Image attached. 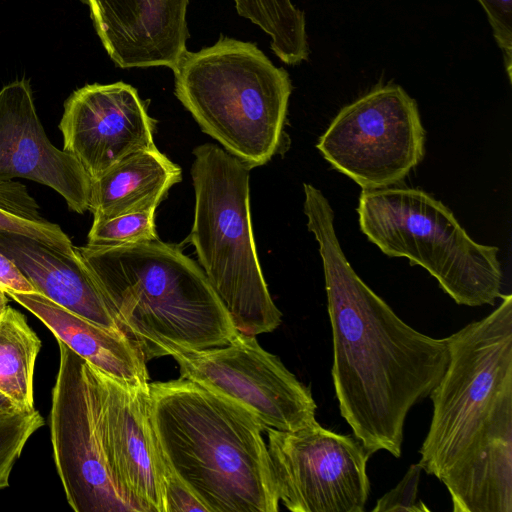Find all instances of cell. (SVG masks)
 <instances>
[{
	"instance_id": "cell-11",
	"label": "cell",
	"mask_w": 512,
	"mask_h": 512,
	"mask_svg": "<svg viewBox=\"0 0 512 512\" xmlns=\"http://www.w3.org/2000/svg\"><path fill=\"white\" fill-rule=\"evenodd\" d=\"M180 377L247 409L263 426L296 431L316 422L310 387L255 336L241 332L219 347L174 355Z\"/></svg>"
},
{
	"instance_id": "cell-8",
	"label": "cell",
	"mask_w": 512,
	"mask_h": 512,
	"mask_svg": "<svg viewBox=\"0 0 512 512\" xmlns=\"http://www.w3.org/2000/svg\"><path fill=\"white\" fill-rule=\"evenodd\" d=\"M424 146L417 103L396 84L377 86L344 106L316 145L362 189L398 184L421 162Z\"/></svg>"
},
{
	"instance_id": "cell-10",
	"label": "cell",
	"mask_w": 512,
	"mask_h": 512,
	"mask_svg": "<svg viewBox=\"0 0 512 512\" xmlns=\"http://www.w3.org/2000/svg\"><path fill=\"white\" fill-rule=\"evenodd\" d=\"M265 432L277 495L288 510H365L372 454L354 435L336 433L317 421L296 431Z\"/></svg>"
},
{
	"instance_id": "cell-23",
	"label": "cell",
	"mask_w": 512,
	"mask_h": 512,
	"mask_svg": "<svg viewBox=\"0 0 512 512\" xmlns=\"http://www.w3.org/2000/svg\"><path fill=\"white\" fill-rule=\"evenodd\" d=\"M43 424L44 419L35 409H0V490L9 486L13 465L28 439Z\"/></svg>"
},
{
	"instance_id": "cell-1",
	"label": "cell",
	"mask_w": 512,
	"mask_h": 512,
	"mask_svg": "<svg viewBox=\"0 0 512 512\" xmlns=\"http://www.w3.org/2000/svg\"><path fill=\"white\" fill-rule=\"evenodd\" d=\"M304 195L307 228L323 263L340 414L371 454L385 450L400 458L410 409L445 373L448 339L425 335L399 318L348 262L328 199L308 183Z\"/></svg>"
},
{
	"instance_id": "cell-2",
	"label": "cell",
	"mask_w": 512,
	"mask_h": 512,
	"mask_svg": "<svg viewBox=\"0 0 512 512\" xmlns=\"http://www.w3.org/2000/svg\"><path fill=\"white\" fill-rule=\"evenodd\" d=\"M447 337L449 362L430 392L419 464L454 512H512V295Z\"/></svg>"
},
{
	"instance_id": "cell-18",
	"label": "cell",
	"mask_w": 512,
	"mask_h": 512,
	"mask_svg": "<svg viewBox=\"0 0 512 512\" xmlns=\"http://www.w3.org/2000/svg\"><path fill=\"white\" fill-rule=\"evenodd\" d=\"M181 179V168L157 147L140 150L92 179L88 211L107 219L156 209Z\"/></svg>"
},
{
	"instance_id": "cell-20",
	"label": "cell",
	"mask_w": 512,
	"mask_h": 512,
	"mask_svg": "<svg viewBox=\"0 0 512 512\" xmlns=\"http://www.w3.org/2000/svg\"><path fill=\"white\" fill-rule=\"evenodd\" d=\"M238 14L270 37L273 53L297 65L309 56L305 14L291 0H233Z\"/></svg>"
},
{
	"instance_id": "cell-25",
	"label": "cell",
	"mask_w": 512,
	"mask_h": 512,
	"mask_svg": "<svg viewBox=\"0 0 512 512\" xmlns=\"http://www.w3.org/2000/svg\"><path fill=\"white\" fill-rule=\"evenodd\" d=\"M500 48L508 80H512V0H477Z\"/></svg>"
},
{
	"instance_id": "cell-6",
	"label": "cell",
	"mask_w": 512,
	"mask_h": 512,
	"mask_svg": "<svg viewBox=\"0 0 512 512\" xmlns=\"http://www.w3.org/2000/svg\"><path fill=\"white\" fill-rule=\"evenodd\" d=\"M194 218L187 241L237 331H274L282 313L262 273L250 212V168L211 143L194 148Z\"/></svg>"
},
{
	"instance_id": "cell-27",
	"label": "cell",
	"mask_w": 512,
	"mask_h": 512,
	"mask_svg": "<svg viewBox=\"0 0 512 512\" xmlns=\"http://www.w3.org/2000/svg\"><path fill=\"white\" fill-rule=\"evenodd\" d=\"M0 290L9 292H36L17 266L0 252Z\"/></svg>"
},
{
	"instance_id": "cell-29",
	"label": "cell",
	"mask_w": 512,
	"mask_h": 512,
	"mask_svg": "<svg viewBox=\"0 0 512 512\" xmlns=\"http://www.w3.org/2000/svg\"><path fill=\"white\" fill-rule=\"evenodd\" d=\"M7 305L6 293L0 290V313L5 309Z\"/></svg>"
},
{
	"instance_id": "cell-22",
	"label": "cell",
	"mask_w": 512,
	"mask_h": 512,
	"mask_svg": "<svg viewBox=\"0 0 512 512\" xmlns=\"http://www.w3.org/2000/svg\"><path fill=\"white\" fill-rule=\"evenodd\" d=\"M155 211L151 209L107 219L93 218L87 245L119 247L157 240Z\"/></svg>"
},
{
	"instance_id": "cell-15",
	"label": "cell",
	"mask_w": 512,
	"mask_h": 512,
	"mask_svg": "<svg viewBox=\"0 0 512 512\" xmlns=\"http://www.w3.org/2000/svg\"><path fill=\"white\" fill-rule=\"evenodd\" d=\"M116 66L174 69L187 51L189 0H81Z\"/></svg>"
},
{
	"instance_id": "cell-19",
	"label": "cell",
	"mask_w": 512,
	"mask_h": 512,
	"mask_svg": "<svg viewBox=\"0 0 512 512\" xmlns=\"http://www.w3.org/2000/svg\"><path fill=\"white\" fill-rule=\"evenodd\" d=\"M40 348L25 316L7 305L0 313V391L18 408L34 409V367Z\"/></svg>"
},
{
	"instance_id": "cell-9",
	"label": "cell",
	"mask_w": 512,
	"mask_h": 512,
	"mask_svg": "<svg viewBox=\"0 0 512 512\" xmlns=\"http://www.w3.org/2000/svg\"><path fill=\"white\" fill-rule=\"evenodd\" d=\"M58 343L60 361L52 390L50 431L67 501L76 512H137L116 483L105 454L90 365Z\"/></svg>"
},
{
	"instance_id": "cell-21",
	"label": "cell",
	"mask_w": 512,
	"mask_h": 512,
	"mask_svg": "<svg viewBox=\"0 0 512 512\" xmlns=\"http://www.w3.org/2000/svg\"><path fill=\"white\" fill-rule=\"evenodd\" d=\"M0 231L32 237L65 253L75 250L60 226L41 216L35 199L20 182H0Z\"/></svg>"
},
{
	"instance_id": "cell-13",
	"label": "cell",
	"mask_w": 512,
	"mask_h": 512,
	"mask_svg": "<svg viewBox=\"0 0 512 512\" xmlns=\"http://www.w3.org/2000/svg\"><path fill=\"white\" fill-rule=\"evenodd\" d=\"M58 128L63 150L91 180L129 155L156 147L146 104L134 87L121 81L75 90L64 103Z\"/></svg>"
},
{
	"instance_id": "cell-26",
	"label": "cell",
	"mask_w": 512,
	"mask_h": 512,
	"mask_svg": "<svg viewBox=\"0 0 512 512\" xmlns=\"http://www.w3.org/2000/svg\"><path fill=\"white\" fill-rule=\"evenodd\" d=\"M165 458V457H164ZM165 512H207L205 506L165 460Z\"/></svg>"
},
{
	"instance_id": "cell-28",
	"label": "cell",
	"mask_w": 512,
	"mask_h": 512,
	"mask_svg": "<svg viewBox=\"0 0 512 512\" xmlns=\"http://www.w3.org/2000/svg\"><path fill=\"white\" fill-rule=\"evenodd\" d=\"M17 407L13 401L0 391V409H10Z\"/></svg>"
},
{
	"instance_id": "cell-5",
	"label": "cell",
	"mask_w": 512,
	"mask_h": 512,
	"mask_svg": "<svg viewBox=\"0 0 512 512\" xmlns=\"http://www.w3.org/2000/svg\"><path fill=\"white\" fill-rule=\"evenodd\" d=\"M173 72L176 97L226 152L250 169L279 152L292 83L255 43L220 36L187 50Z\"/></svg>"
},
{
	"instance_id": "cell-17",
	"label": "cell",
	"mask_w": 512,
	"mask_h": 512,
	"mask_svg": "<svg viewBox=\"0 0 512 512\" xmlns=\"http://www.w3.org/2000/svg\"><path fill=\"white\" fill-rule=\"evenodd\" d=\"M6 295L32 312L58 341L92 366L125 381L149 383L143 353L122 331L97 325L38 292H9Z\"/></svg>"
},
{
	"instance_id": "cell-16",
	"label": "cell",
	"mask_w": 512,
	"mask_h": 512,
	"mask_svg": "<svg viewBox=\"0 0 512 512\" xmlns=\"http://www.w3.org/2000/svg\"><path fill=\"white\" fill-rule=\"evenodd\" d=\"M0 252L36 292L97 325L121 331L76 247L65 253L32 237L0 231Z\"/></svg>"
},
{
	"instance_id": "cell-3",
	"label": "cell",
	"mask_w": 512,
	"mask_h": 512,
	"mask_svg": "<svg viewBox=\"0 0 512 512\" xmlns=\"http://www.w3.org/2000/svg\"><path fill=\"white\" fill-rule=\"evenodd\" d=\"M165 460L207 512H277L263 426L247 409L179 377L149 383Z\"/></svg>"
},
{
	"instance_id": "cell-24",
	"label": "cell",
	"mask_w": 512,
	"mask_h": 512,
	"mask_svg": "<svg viewBox=\"0 0 512 512\" xmlns=\"http://www.w3.org/2000/svg\"><path fill=\"white\" fill-rule=\"evenodd\" d=\"M419 463L411 464L400 482L376 502L373 512H429L430 509L417 499L422 472Z\"/></svg>"
},
{
	"instance_id": "cell-14",
	"label": "cell",
	"mask_w": 512,
	"mask_h": 512,
	"mask_svg": "<svg viewBox=\"0 0 512 512\" xmlns=\"http://www.w3.org/2000/svg\"><path fill=\"white\" fill-rule=\"evenodd\" d=\"M14 178L48 186L78 214L88 211L92 180L73 155L50 142L27 79L0 90V182Z\"/></svg>"
},
{
	"instance_id": "cell-7",
	"label": "cell",
	"mask_w": 512,
	"mask_h": 512,
	"mask_svg": "<svg viewBox=\"0 0 512 512\" xmlns=\"http://www.w3.org/2000/svg\"><path fill=\"white\" fill-rule=\"evenodd\" d=\"M357 213L370 242L390 257L426 269L457 304L494 305L501 297L499 249L475 242L452 211L427 192L362 189Z\"/></svg>"
},
{
	"instance_id": "cell-4",
	"label": "cell",
	"mask_w": 512,
	"mask_h": 512,
	"mask_svg": "<svg viewBox=\"0 0 512 512\" xmlns=\"http://www.w3.org/2000/svg\"><path fill=\"white\" fill-rule=\"evenodd\" d=\"M76 250L146 361L224 346L237 334L202 268L177 246L157 239Z\"/></svg>"
},
{
	"instance_id": "cell-12",
	"label": "cell",
	"mask_w": 512,
	"mask_h": 512,
	"mask_svg": "<svg viewBox=\"0 0 512 512\" xmlns=\"http://www.w3.org/2000/svg\"><path fill=\"white\" fill-rule=\"evenodd\" d=\"M90 368L102 443L111 471L137 512H165V458L151 419L149 383Z\"/></svg>"
}]
</instances>
